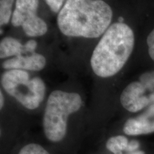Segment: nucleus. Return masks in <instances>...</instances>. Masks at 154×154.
Segmentation results:
<instances>
[{"instance_id":"7","label":"nucleus","mask_w":154,"mask_h":154,"mask_svg":"<svg viewBox=\"0 0 154 154\" xmlns=\"http://www.w3.org/2000/svg\"><path fill=\"white\" fill-rule=\"evenodd\" d=\"M124 132L129 136L149 134L154 132V103L138 116L128 119L124 126Z\"/></svg>"},{"instance_id":"5","label":"nucleus","mask_w":154,"mask_h":154,"mask_svg":"<svg viewBox=\"0 0 154 154\" xmlns=\"http://www.w3.org/2000/svg\"><path fill=\"white\" fill-rule=\"evenodd\" d=\"M38 0H16L11 17L13 26H21L30 37L43 36L47 32V24L37 14Z\"/></svg>"},{"instance_id":"2","label":"nucleus","mask_w":154,"mask_h":154,"mask_svg":"<svg viewBox=\"0 0 154 154\" xmlns=\"http://www.w3.org/2000/svg\"><path fill=\"white\" fill-rule=\"evenodd\" d=\"M134 45V33L128 24L110 25L92 53L90 63L94 74L101 78L118 74L131 55Z\"/></svg>"},{"instance_id":"12","label":"nucleus","mask_w":154,"mask_h":154,"mask_svg":"<svg viewBox=\"0 0 154 154\" xmlns=\"http://www.w3.org/2000/svg\"><path fill=\"white\" fill-rule=\"evenodd\" d=\"M139 82L147 91H153L154 90V70L143 73L139 77Z\"/></svg>"},{"instance_id":"8","label":"nucleus","mask_w":154,"mask_h":154,"mask_svg":"<svg viewBox=\"0 0 154 154\" xmlns=\"http://www.w3.org/2000/svg\"><path fill=\"white\" fill-rule=\"evenodd\" d=\"M46 58L41 54L34 53L31 54L17 56L7 59L2 63L3 69L8 70L19 69L24 71L38 72L46 66Z\"/></svg>"},{"instance_id":"3","label":"nucleus","mask_w":154,"mask_h":154,"mask_svg":"<svg viewBox=\"0 0 154 154\" xmlns=\"http://www.w3.org/2000/svg\"><path fill=\"white\" fill-rule=\"evenodd\" d=\"M82 105L81 96L77 93L56 90L50 94L44 111V131L53 142L60 141L66 136L67 120Z\"/></svg>"},{"instance_id":"10","label":"nucleus","mask_w":154,"mask_h":154,"mask_svg":"<svg viewBox=\"0 0 154 154\" xmlns=\"http://www.w3.org/2000/svg\"><path fill=\"white\" fill-rule=\"evenodd\" d=\"M129 141L123 136L111 137L108 140L106 148L113 154H123L124 151L128 152Z\"/></svg>"},{"instance_id":"13","label":"nucleus","mask_w":154,"mask_h":154,"mask_svg":"<svg viewBox=\"0 0 154 154\" xmlns=\"http://www.w3.org/2000/svg\"><path fill=\"white\" fill-rule=\"evenodd\" d=\"M19 154H49L41 146L36 143H30L25 146L21 150Z\"/></svg>"},{"instance_id":"9","label":"nucleus","mask_w":154,"mask_h":154,"mask_svg":"<svg viewBox=\"0 0 154 154\" xmlns=\"http://www.w3.org/2000/svg\"><path fill=\"white\" fill-rule=\"evenodd\" d=\"M36 47L37 42L34 39L29 40L25 44H22L17 38L7 36L0 42V58L3 59L7 57L31 54L35 53Z\"/></svg>"},{"instance_id":"11","label":"nucleus","mask_w":154,"mask_h":154,"mask_svg":"<svg viewBox=\"0 0 154 154\" xmlns=\"http://www.w3.org/2000/svg\"><path fill=\"white\" fill-rule=\"evenodd\" d=\"M14 0H0V24H7L12 17V7Z\"/></svg>"},{"instance_id":"15","label":"nucleus","mask_w":154,"mask_h":154,"mask_svg":"<svg viewBox=\"0 0 154 154\" xmlns=\"http://www.w3.org/2000/svg\"><path fill=\"white\" fill-rule=\"evenodd\" d=\"M146 42H147L148 48H149L150 57L154 61V29L150 32L149 36H148Z\"/></svg>"},{"instance_id":"18","label":"nucleus","mask_w":154,"mask_h":154,"mask_svg":"<svg viewBox=\"0 0 154 154\" xmlns=\"http://www.w3.org/2000/svg\"><path fill=\"white\" fill-rule=\"evenodd\" d=\"M127 154H145V153H144L143 151H139V150H138V151H136L131 152V153H128Z\"/></svg>"},{"instance_id":"6","label":"nucleus","mask_w":154,"mask_h":154,"mask_svg":"<svg viewBox=\"0 0 154 154\" xmlns=\"http://www.w3.org/2000/svg\"><path fill=\"white\" fill-rule=\"evenodd\" d=\"M147 90L139 81L128 84L121 94L120 101L125 109L130 112H138L151 105Z\"/></svg>"},{"instance_id":"4","label":"nucleus","mask_w":154,"mask_h":154,"mask_svg":"<svg viewBox=\"0 0 154 154\" xmlns=\"http://www.w3.org/2000/svg\"><path fill=\"white\" fill-rule=\"evenodd\" d=\"M1 84L7 94L30 110L39 106L45 96L46 85L44 81L38 76L30 79L26 71H7L2 76Z\"/></svg>"},{"instance_id":"16","label":"nucleus","mask_w":154,"mask_h":154,"mask_svg":"<svg viewBox=\"0 0 154 154\" xmlns=\"http://www.w3.org/2000/svg\"><path fill=\"white\" fill-rule=\"evenodd\" d=\"M0 98H1V101H0V109H2L4 106V103H5V99H4V96L2 91L0 92Z\"/></svg>"},{"instance_id":"17","label":"nucleus","mask_w":154,"mask_h":154,"mask_svg":"<svg viewBox=\"0 0 154 154\" xmlns=\"http://www.w3.org/2000/svg\"><path fill=\"white\" fill-rule=\"evenodd\" d=\"M149 97L150 101H151V104H152V103H154V90L149 94Z\"/></svg>"},{"instance_id":"14","label":"nucleus","mask_w":154,"mask_h":154,"mask_svg":"<svg viewBox=\"0 0 154 154\" xmlns=\"http://www.w3.org/2000/svg\"><path fill=\"white\" fill-rule=\"evenodd\" d=\"M66 0H44L47 5L49 6L50 9L54 13L59 12L61 8L63 7V5Z\"/></svg>"},{"instance_id":"1","label":"nucleus","mask_w":154,"mask_h":154,"mask_svg":"<svg viewBox=\"0 0 154 154\" xmlns=\"http://www.w3.org/2000/svg\"><path fill=\"white\" fill-rule=\"evenodd\" d=\"M112 17V9L103 0H66L57 24L66 36L94 38L104 34Z\"/></svg>"}]
</instances>
